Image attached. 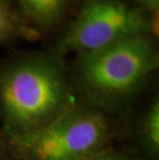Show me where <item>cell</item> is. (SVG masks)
Wrapping results in <instances>:
<instances>
[{
    "instance_id": "obj_2",
    "label": "cell",
    "mask_w": 159,
    "mask_h": 160,
    "mask_svg": "<svg viewBox=\"0 0 159 160\" xmlns=\"http://www.w3.org/2000/svg\"><path fill=\"white\" fill-rule=\"evenodd\" d=\"M77 100L70 70L58 53H26L0 64L3 131L25 133L39 129Z\"/></svg>"
},
{
    "instance_id": "obj_7",
    "label": "cell",
    "mask_w": 159,
    "mask_h": 160,
    "mask_svg": "<svg viewBox=\"0 0 159 160\" xmlns=\"http://www.w3.org/2000/svg\"><path fill=\"white\" fill-rule=\"evenodd\" d=\"M36 33L24 25L12 12L0 3V43H5L19 37H32Z\"/></svg>"
},
{
    "instance_id": "obj_4",
    "label": "cell",
    "mask_w": 159,
    "mask_h": 160,
    "mask_svg": "<svg viewBox=\"0 0 159 160\" xmlns=\"http://www.w3.org/2000/svg\"><path fill=\"white\" fill-rule=\"evenodd\" d=\"M154 20L149 13L122 0H87L82 9L57 39L59 55L92 53L137 35H154Z\"/></svg>"
},
{
    "instance_id": "obj_10",
    "label": "cell",
    "mask_w": 159,
    "mask_h": 160,
    "mask_svg": "<svg viewBox=\"0 0 159 160\" xmlns=\"http://www.w3.org/2000/svg\"><path fill=\"white\" fill-rule=\"evenodd\" d=\"M0 160H21L13 154L6 145L0 139Z\"/></svg>"
},
{
    "instance_id": "obj_9",
    "label": "cell",
    "mask_w": 159,
    "mask_h": 160,
    "mask_svg": "<svg viewBox=\"0 0 159 160\" xmlns=\"http://www.w3.org/2000/svg\"><path fill=\"white\" fill-rule=\"evenodd\" d=\"M138 6V9L146 13H155L158 12L159 0H132Z\"/></svg>"
},
{
    "instance_id": "obj_1",
    "label": "cell",
    "mask_w": 159,
    "mask_h": 160,
    "mask_svg": "<svg viewBox=\"0 0 159 160\" xmlns=\"http://www.w3.org/2000/svg\"><path fill=\"white\" fill-rule=\"evenodd\" d=\"M159 67L154 35H137L77 55L70 77L77 98L125 119L146 94Z\"/></svg>"
},
{
    "instance_id": "obj_3",
    "label": "cell",
    "mask_w": 159,
    "mask_h": 160,
    "mask_svg": "<svg viewBox=\"0 0 159 160\" xmlns=\"http://www.w3.org/2000/svg\"><path fill=\"white\" fill-rule=\"evenodd\" d=\"M125 119L113 117L77 99L48 125L0 139L21 160H82L114 145L125 134Z\"/></svg>"
},
{
    "instance_id": "obj_6",
    "label": "cell",
    "mask_w": 159,
    "mask_h": 160,
    "mask_svg": "<svg viewBox=\"0 0 159 160\" xmlns=\"http://www.w3.org/2000/svg\"><path fill=\"white\" fill-rule=\"evenodd\" d=\"M27 16L42 29H51L60 21L67 0H21Z\"/></svg>"
},
{
    "instance_id": "obj_8",
    "label": "cell",
    "mask_w": 159,
    "mask_h": 160,
    "mask_svg": "<svg viewBox=\"0 0 159 160\" xmlns=\"http://www.w3.org/2000/svg\"><path fill=\"white\" fill-rule=\"evenodd\" d=\"M82 160H145L131 146H111Z\"/></svg>"
},
{
    "instance_id": "obj_5",
    "label": "cell",
    "mask_w": 159,
    "mask_h": 160,
    "mask_svg": "<svg viewBox=\"0 0 159 160\" xmlns=\"http://www.w3.org/2000/svg\"><path fill=\"white\" fill-rule=\"evenodd\" d=\"M149 94L137 103L132 118H126L125 133L130 134L129 146L145 160H159V93Z\"/></svg>"
}]
</instances>
